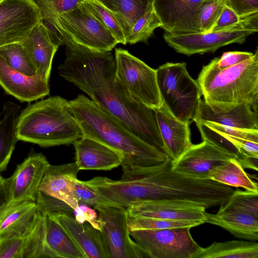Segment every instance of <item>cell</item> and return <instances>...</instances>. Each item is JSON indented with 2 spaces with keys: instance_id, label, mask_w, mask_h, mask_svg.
I'll use <instances>...</instances> for the list:
<instances>
[{
  "instance_id": "38",
  "label": "cell",
  "mask_w": 258,
  "mask_h": 258,
  "mask_svg": "<svg viewBox=\"0 0 258 258\" xmlns=\"http://www.w3.org/2000/svg\"><path fill=\"white\" fill-rule=\"evenodd\" d=\"M74 191L78 204H85L93 208L104 205L99 194L86 181L76 178L74 180Z\"/></svg>"
},
{
  "instance_id": "6",
  "label": "cell",
  "mask_w": 258,
  "mask_h": 258,
  "mask_svg": "<svg viewBox=\"0 0 258 258\" xmlns=\"http://www.w3.org/2000/svg\"><path fill=\"white\" fill-rule=\"evenodd\" d=\"M163 103L183 122L195 121L202 95L197 80L187 72L185 62H166L156 70Z\"/></svg>"
},
{
  "instance_id": "37",
  "label": "cell",
  "mask_w": 258,
  "mask_h": 258,
  "mask_svg": "<svg viewBox=\"0 0 258 258\" xmlns=\"http://www.w3.org/2000/svg\"><path fill=\"white\" fill-rule=\"evenodd\" d=\"M224 6L221 0H207L202 4L197 15V25L200 32H211Z\"/></svg>"
},
{
  "instance_id": "4",
  "label": "cell",
  "mask_w": 258,
  "mask_h": 258,
  "mask_svg": "<svg viewBox=\"0 0 258 258\" xmlns=\"http://www.w3.org/2000/svg\"><path fill=\"white\" fill-rule=\"evenodd\" d=\"M68 102L55 96L28 105L18 117V140L49 147L73 144L82 138L81 129Z\"/></svg>"
},
{
  "instance_id": "42",
  "label": "cell",
  "mask_w": 258,
  "mask_h": 258,
  "mask_svg": "<svg viewBox=\"0 0 258 258\" xmlns=\"http://www.w3.org/2000/svg\"><path fill=\"white\" fill-rule=\"evenodd\" d=\"M224 6L242 17L258 12V0H221Z\"/></svg>"
},
{
  "instance_id": "31",
  "label": "cell",
  "mask_w": 258,
  "mask_h": 258,
  "mask_svg": "<svg viewBox=\"0 0 258 258\" xmlns=\"http://www.w3.org/2000/svg\"><path fill=\"white\" fill-rule=\"evenodd\" d=\"M218 212H238L258 217V192L234 190Z\"/></svg>"
},
{
  "instance_id": "20",
  "label": "cell",
  "mask_w": 258,
  "mask_h": 258,
  "mask_svg": "<svg viewBox=\"0 0 258 258\" xmlns=\"http://www.w3.org/2000/svg\"><path fill=\"white\" fill-rule=\"evenodd\" d=\"M73 144L80 170H109L121 165L120 153L96 140L82 137Z\"/></svg>"
},
{
  "instance_id": "14",
  "label": "cell",
  "mask_w": 258,
  "mask_h": 258,
  "mask_svg": "<svg viewBox=\"0 0 258 258\" xmlns=\"http://www.w3.org/2000/svg\"><path fill=\"white\" fill-rule=\"evenodd\" d=\"M132 217H146L167 220L205 223L206 208L189 202L144 200L133 203L127 208Z\"/></svg>"
},
{
  "instance_id": "25",
  "label": "cell",
  "mask_w": 258,
  "mask_h": 258,
  "mask_svg": "<svg viewBox=\"0 0 258 258\" xmlns=\"http://www.w3.org/2000/svg\"><path fill=\"white\" fill-rule=\"evenodd\" d=\"M208 121L222 125L258 130L257 112L247 104H241L228 110L216 112L201 99L195 122Z\"/></svg>"
},
{
  "instance_id": "8",
  "label": "cell",
  "mask_w": 258,
  "mask_h": 258,
  "mask_svg": "<svg viewBox=\"0 0 258 258\" xmlns=\"http://www.w3.org/2000/svg\"><path fill=\"white\" fill-rule=\"evenodd\" d=\"M195 122L203 141L236 159L243 168L257 171L258 130L227 126L208 121Z\"/></svg>"
},
{
  "instance_id": "19",
  "label": "cell",
  "mask_w": 258,
  "mask_h": 258,
  "mask_svg": "<svg viewBox=\"0 0 258 258\" xmlns=\"http://www.w3.org/2000/svg\"><path fill=\"white\" fill-rule=\"evenodd\" d=\"M20 43L36 70V75L49 82L52 60L59 46L46 27L39 22Z\"/></svg>"
},
{
  "instance_id": "43",
  "label": "cell",
  "mask_w": 258,
  "mask_h": 258,
  "mask_svg": "<svg viewBox=\"0 0 258 258\" xmlns=\"http://www.w3.org/2000/svg\"><path fill=\"white\" fill-rule=\"evenodd\" d=\"M9 191L8 178H5L0 174V208L9 201Z\"/></svg>"
},
{
  "instance_id": "1",
  "label": "cell",
  "mask_w": 258,
  "mask_h": 258,
  "mask_svg": "<svg viewBox=\"0 0 258 258\" xmlns=\"http://www.w3.org/2000/svg\"><path fill=\"white\" fill-rule=\"evenodd\" d=\"M63 45L66 57L58 67L59 75L140 139L164 153L155 110L135 100L122 87L116 76L115 59L110 51H93L67 39Z\"/></svg>"
},
{
  "instance_id": "36",
  "label": "cell",
  "mask_w": 258,
  "mask_h": 258,
  "mask_svg": "<svg viewBox=\"0 0 258 258\" xmlns=\"http://www.w3.org/2000/svg\"><path fill=\"white\" fill-rule=\"evenodd\" d=\"M40 11L43 23L52 21L58 16L70 12L86 0H32Z\"/></svg>"
},
{
  "instance_id": "29",
  "label": "cell",
  "mask_w": 258,
  "mask_h": 258,
  "mask_svg": "<svg viewBox=\"0 0 258 258\" xmlns=\"http://www.w3.org/2000/svg\"><path fill=\"white\" fill-rule=\"evenodd\" d=\"M256 242L231 240L214 242L206 247H202L195 258H257Z\"/></svg>"
},
{
  "instance_id": "41",
  "label": "cell",
  "mask_w": 258,
  "mask_h": 258,
  "mask_svg": "<svg viewBox=\"0 0 258 258\" xmlns=\"http://www.w3.org/2000/svg\"><path fill=\"white\" fill-rule=\"evenodd\" d=\"M74 217L79 223H88L101 231V223L94 209L88 205L79 204L74 210Z\"/></svg>"
},
{
  "instance_id": "34",
  "label": "cell",
  "mask_w": 258,
  "mask_h": 258,
  "mask_svg": "<svg viewBox=\"0 0 258 258\" xmlns=\"http://www.w3.org/2000/svg\"><path fill=\"white\" fill-rule=\"evenodd\" d=\"M161 22L153 8L134 24L126 37V43L130 44L147 43L155 29L161 27Z\"/></svg>"
},
{
  "instance_id": "15",
  "label": "cell",
  "mask_w": 258,
  "mask_h": 258,
  "mask_svg": "<svg viewBox=\"0 0 258 258\" xmlns=\"http://www.w3.org/2000/svg\"><path fill=\"white\" fill-rule=\"evenodd\" d=\"M207 0H153V8L162 28L172 34L200 32L197 15Z\"/></svg>"
},
{
  "instance_id": "26",
  "label": "cell",
  "mask_w": 258,
  "mask_h": 258,
  "mask_svg": "<svg viewBox=\"0 0 258 258\" xmlns=\"http://www.w3.org/2000/svg\"><path fill=\"white\" fill-rule=\"evenodd\" d=\"M205 223L218 226L235 237L248 241L258 239V217L238 212L205 213Z\"/></svg>"
},
{
  "instance_id": "2",
  "label": "cell",
  "mask_w": 258,
  "mask_h": 258,
  "mask_svg": "<svg viewBox=\"0 0 258 258\" xmlns=\"http://www.w3.org/2000/svg\"><path fill=\"white\" fill-rule=\"evenodd\" d=\"M69 109L79 125L82 137L96 140L120 153L122 165L153 166L168 156L136 136L120 120L84 95L68 101Z\"/></svg>"
},
{
  "instance_id": "27",
  "label": "cell",
  "mask_w": 258,
  "mask_h": 258,
  "mask_svg": "<svg viewBox=\"0 0 258 258\" xmlns=\"http://www.w3.org/2000/svg\"><path fill=\"white\" fill-rule=\"evenodd\" d=\"M21 106L7 102L0 121V172L6 171L17 142V127Z\"/></svg>"
},
{
  "instance_id": "3",
  "label": "cell",
  "mask_w": 258,
  "mask_h": 258,
  "mask_svg": "<svg viewBox=\"0 0 258 258\" xmlns=\"http://www.w3.org/2000/svg\"><path fill=\"white\" fill-rule=\"evenodd\" d=\"M217 57L204 66L197 81L209 107L216 112L247 104L257 112L258 50L250 58L219 70Z\"/></svg>"
},
{
  "instance_id": "21",
  "label": "cell",
  "mask_w": 258,
  "mask_h": 258,
  "mask_svg": "<svg viewBox=\"0 0 258 258\" xmlns=\"http://www.w3.org/2000/svg\"><path fill=\"white\" fill-rule=\"evenodd\" d=\"M50 213L69 233L85 258H109L101 231L88 223H79L72 215Z\"/></svg>"
},
{
  "instance_id": "7",
  "label": "cell",
  "mask_w": 258,
  "mask_h": 258,
  "mask_svg": "<svg viewBox=\"0 0 258 258\" xmlns=\"http://www.w3.org/2000/svg\"><path fill=\"white\" fill-rule=\"evenodd\" d=\"M114 59L116 76L130 95L149 108H160L163 102L156 70L121 48H115Z\"/></svg>"
},
{
  "instance_id": "40",
  "label": "cell",
  "mask_w": 258,
  "mask_h": 258,
  "mask_svg": "<svg viewBox=\"0 0 258 258\" xmlns=\"http://www.w3.org/2000/svg\"><path fill=\"white\" fill-rule=\"evenodd\" d=\"M253 54L247 51L225 52L220 58L217 57L216 66L218 69L223 70L251 58Z\"/></svg>"
},
{
  "instance_id": "24",
  "label": "cell",
  "mask_w": 258,
  "mask_h": 258,
  "mask_svg": "<svg viewBox=\"0 0 258 258\" xmlns=\"http://www.w3.org/2000/svg\"><path fill=\"white\" fill-rule=\"evenodd\" d=\"M39 209L44 219L43 242L45 258H85L69 233L51 214Z\"/></svg>"
},
{
  "instance_id": "30",
  "label": "cell",
  "mask_w": 258,
  "mask_h": 258,
  "mask_svg": "<svg viewBox=\"0 0 258 258\" xmlns=\"http://www.w3.org/2000/svg\"><path fill=\"white\" fill-rule=\"evenodd\" d=\"M208 178L222 184L258 192L257 183L253 180L234 158L213 168Z\"/></svg>"
},
{
  "instance_id": "35",
  "label": "cell",
  "mask_w": 258,
  "mask_h": 258,
  "mask_svg": "<svg viewBox=\"0 0 258 258\" xmlns=\"http://www.w3.org/2000/svg\"><path fill=\"white\" fill-rule=\"evenodd\" d=\"M203 223L199 222L167 220L160 218L136 217H128L129 230H155L196 227Z\"/></svg>"
},
{
  "instance_id": "13",
  "label": "cell",
  "mask_w": 258,
  "mask_h": 258,
  "mask_svg": "<svg viewBox=\"0 0 258 258\" xmlns=\"http://www.w3.org/2000/svg\"><path fill=\"white\" fill-rule=\"evenodd\" d=\"M41 153H31L9 178L8 203L36 202L39 186L49 164Z\"/></svg>"
},
{
  "instance_id": "10",
  "label": "cell",
  "mask_w": 258,
  "mask_h": 258,
  "mask_svg": "<svg viewBox=\"0 0 258 258\" xmlns=\"http://www.w3.org/2000/svg\"><path fill=\"white\" fill-rule=\"evenodd\" d=\"M94 208L98 212L101 231L109 258L149 257L131 238L127 208L111 205H99Z\"/></svg>"
},
{
  "instance_id": "32",
  "label": "cell",
  "mask_w": 258,
  "mask_h": 258,
  "mask_svg": "<svg viewBox=\"0 0 258 258\" xmlns=\"http://www.w3.org/2000/svg\"><path fill=\"white\" fill-rule=\"evenodd\" d=\"M83 4L110 31L118 43L126 44L123 29L113 12L97 0H86Z\"/></svg>"
},
{
  "instance_id": "11",
  "label": "cell",
  "mask_w": 258,
  "mask_h": 258,
  "mask_svg": "<svg viewBox=\"0 0 258 258\" xmlns=\"http://www.w3.org/2000/svg\"><path fill=\"white\" fill-rule=\"evenodd\" d=\"M39 10L32 0L0 2V47L21 42L40 22Z\"/></svg>"
},
{
  "instance_id": "22",
  "label": "cell",
  "mask_w": 258,
  "mask_h": 258,
  "mask_svg": "<svg viewBox=\"0 0 258 258\" xmlns=\"http://www.w3.org/2000/svg\"><path fill=\"white\" fill-rule=\"evenodd\" d=\"M80 171L75 162L59 165L49 164L39 191L59 200L74 210L78 205L74 191V180Z\"/></svg>"
},
{
  "instance_id": "9",
  "label": "cell",
  "mask_w": 258,
  "mask_h": 258,
  "mask_svg": "<svg viewBox=\"0 0 258 258\" xmlns=\"http://www.w3.org/2000/svg\"><path fill=\"white\" fill-rule=\"evenodd\" d=\"M190 227L130 230L136 244L151 258H195L202 247Z\"/></svg>"
},
{
  "instance_id": "17",
  "label": "cell",
  "mask_w": 258,
  "mask_h": 258,
  "mask_svg": "<svg viewBox=\"0 0 258 258\" xmlns=\"http://www.w3.org/2000/svg\"><path fill=\"white\" fill-rule=\"evenodd\" d=\"M0 86L22 102H30L49 94L48 81L38 76H28L11 67L0 56Z\"/></svg>"
},
{
  "instance_id": "18",
  "label": "cell",
  "mask_w": 258,
  "mask_h": 258,
  "mask_svg": "<svg viewBox=\"0 0 258 258\" xmlns=\"http://www.w3.org/2000/svg\"><path fill=\"white\" fill-rule=\"evenodd\" d=\"M155 112L164 153L175 161L192 144L190 140V123L183 122L174 116L163 103Z\"/></svg>"
},
{
  "instance_id": "33",
  "label": "cell",
  "mask_w": 258,
  "mask_h": 258,
  "mask_svg": "<svg viewBox=\"0 0 258 258\" xmlns=\"http://www.w3.org/2000/svg\"><path fill=\"white\" fill-rule=\"evenodd\" d=\"M0 56L17 71L28 76L36 75V70L20 42L0 47Z\"/></svg>"
},
{
  "instance_id": "44",
  "label": "cell",
  "mask_w": 258,
  "mask_h": 258,
  "mask_svg": "<svg viewBox=\"0 0 258 258\" xmlns=\"http://www.w3.org/2000/svg\"><path fill=\"white\" fill-rule=\"evenodd\" d=\"M2 1H3V0H0V2H2Z\"/></svg>"
},
{
  "instance_id": "12",
  "label": "cell",
  "mask_w": 258,
  "mask_h": 258,
  "mask_svg": "<svg viewBox=\"0 0 258 258\" xmlns=\"http://www.w3.org/2000/svg\"><path fill=\"white\" fill-rule=\"evenodd\" d=\"M254 33L250 30L179 34L165 32L163 38L176 52L190 56L214 52L220 47L232 43L242 44L248 36Z\"/></svg>"
},
{
  "instance_id": "5",
  "label": "cell",
  "mask_w": 258,
  "mask_h": 258,
  "mask_svg": "<svg viewBox=\"0 0 258 258\" xmlns=\"http://www.w3.org/2000/svg\"><path fill=\"white\" fill-rule=\"evenodd\" d=\"M42 23L58 46L62 45L66 39L90 50L103 52L110 51L118 43L83 3L49 23Z\"/></svg>"
},
{
  "instance_id": "23",
  "label": "cell",
  "mask_w": 258,
  "mask_h": 258,
  "mask_svg": "<svg viewBox=\"0 0 258 258\" xmlns=\"http://www.w3.org/2000/svg\"><path fill=\"white\" fill-rule=\"evenodd\" d=\"M40 210L36 202L7 203L0 208V236H25L34 226Z\"/></svg>"
},
{
  "instance_id": "16",
  "label": "cell",
  "mask_w": 258,
  "mask_h": 258,
  "mask_svg": "<svg viewBox=\"0 0 258 258\" xmlns=\"http://www.w3.org/2000/svg\"><path fill=\"white\" fill-rule=\"evenodd\" d=\"M232 158L213 145L203 141L198 144H192L179 158L172 161V168L194 178H208L209 173L213 168Z\"/></svg>"
},
{
  "instance_id": "39",
  "label": "cell",
  "mask_w": 258,
  "mask_h": 258,
  "mask_svg": "<svg viewBox=\"0 0 258 258\" xmlns=\"http://www.w3.org/2000/svg\"><path fill=\"white\" fill-rule=\"evenodd\" d=\"M25 236H0V258H23Z\"/></svg>"
},
{
  "instance_id": "28",
  "label": "cell",
  "mask_w": 258,
  "mask_h": 258,
  "mask_svg": "<svg viewBox=\"0 0 258 258\" xmlns=\"http://www.w3.org/2000/svg\"><path fill=\"white\" fill-rule=\"evenodd\" d=\"M97 1L115 14L125 39L136 22L153 8V0Z\"/></svg>"
}]
</instances>
